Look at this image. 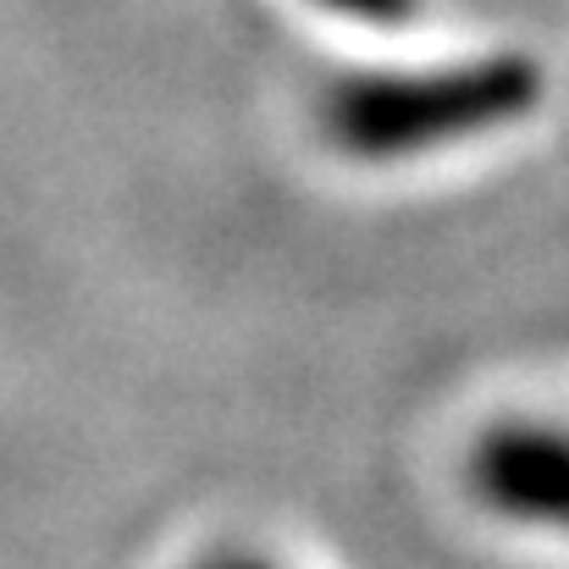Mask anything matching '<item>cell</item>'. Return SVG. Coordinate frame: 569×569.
I'll use <instances>...</instances> for the list:
<instances>
[{
  "label": "cell",
  "mask_w": 569,
  "mask_h": 569,
  "mask_svg": "<svg viewBox=\"0 0 569 569\" xmlns=\"http://www.w3.org/2000/svg\"><path fill=\"white\" fill-rule=\"evenodd\" d=\"M542 94V72L526 56H487L431 72H366L332 89L327 133L360 161H403L437 144H459L526 117Z\"/></svg>",
  "instance_id": "obj_1"
},
{
  "label": "cell",
  "mask_w": 569,
  "mask_h": 569,
  "mask_svg": "<svg viewBox=\"0 0 569 569\" xmlns=\"http://www.w3.org/2000/svg\"><path fill=\"white\" fill-rule=\"evenodd\" d=\"M481 492L515 520H559L565 515V442L542 426H503L476 459Z\"/></svg>",
  "instance_id": "obj_2"
},
{
  "label": "cell",
  "mask_w": 569,
  "mask_h": 569,
  "mask_svg": "<svg viewBox=\"0 0 569 569\" xmlns=\"http://www.w3.org/2000/svg\"><path fill=\"white\" fill-rule=\"evenodd\" d=\"M327 11H343V17H366V22H392L409 11V0H316Z\"/></svg>",
  "instance_id": "obj_3"
},
{
  "label": "cell",
  "mask_w": 569,
  "mask_h": 569,
  "mask_svg": "<svg viewBox=\"0 0 569 569\" xmlns=\"http://www.w3.org/2000/svg\"><path fill=\"white\" fill-rule=\"evenodd\" d=\"M227 569H271V565H249V559H238V565H227Z\"/></svg>",
  "instance_id": "obj_4"
}]
</instances>
